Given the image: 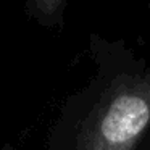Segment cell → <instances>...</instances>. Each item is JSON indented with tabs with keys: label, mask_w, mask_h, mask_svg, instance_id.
<instances>
[{
	"label": "cell",
	"mask_w": 150,
	"mask_h": 150,
	"mask_svg": "<svg viewBox=\"0 0 150 150\" xmlns=\"http://www.w3.org/2000/svg\"><path fill=\"white\" fill-rule=\"evenodd\" d=\"M68 0H26L24 8L29 20L49 29H60L65 23Z\"/></svg>",
	"instance_id": "7a4b0ae2"
},
{
	"label": "cell",
	"mask_w": 150,
	"mask_h": 150,
	"mask_svg": "<svg viewBox=\"0 0 150 150\" xmlns=\"http://www.w3.org/2000/svg\"><path fill=\"white\" fill-rule=\"evenodd\" d=\"M0 150H13V149L10 145H4V147H0Z\"/></svg>",
	"instance_id": "3957f363"
},
{
	"label": "cell",
	"mask_w": 150,
	"mask_h": 150,
	"mask_svg": "<svg viewBox=\"0 0 150 150\" xmlns=\"http://www.w3.org/2000/svg\"><path fill=\"white\" fill-rule=\"evenodd\" d=\"M92 73L68 95L45 150H145L150 145V62L124 40L89 36Z\"/></svg>",
	"instance_id": "6da1fadb"
}]
</instances>
